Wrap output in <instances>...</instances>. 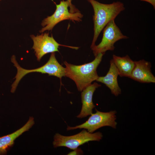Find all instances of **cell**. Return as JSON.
I'll use <instances>...</instances> for the list:
<instances>
[{
	"label": "cell",
	"instance_id": "1",
	"mask_svg": "<svg viewBox=\"0 0 155 155\" xmlns=\"http://www.w3.org/2000/svg\"><path fill=\"white\" fill-rule=\"evenodd\" d=\"M105 54L100 53L92 61L80 65H75L65 61V76L73 80L79 91L84 89L96 80L99 76L97 69Z\"/></svg>",
	"mask_w": 155,
	"mask_h": 155
},
{
	"label": "cell",
	"instance_id": "2",
	"mask_svg": "<svg viewBox=\"0 0 155 155\" xmlns=\"http://www.w3.org/2000/svg\"><path fill=\"white\" fill-rule=\"evenodd\" d=\"M93 9L94 34L91 48L95 43L101 31L111 21L125 9L123 3L119 1L110 4L100 3L95 0H88Z\"/></svg>",
	"mask_w": 155,
	"mask_h": 155
},
{
	"label": "cell",
	"instance_id": "3",
	"mask_svg": "<svg viewBox=\"0 0 155 155\" xmlns=\"http://www.w3.org/2000/svg\"><path fill=\"white\" fill-rule=\"evenodd\" d=\"M72 5L71 1L69 0L61 1L59 4H56V9L53 14L42 20L41 25L43 28L40 32L52 30L57 24L63 20H70L73 22L81 21L83 15L81 13L78 11L74 12L69 10V7Z\"/></svg>",
	"mask_w": 155,
	"mask_h": 155
},
{
	"label": "cell",
	"instance_id": "4",
	"mask_svg": "<svg viewBox=\"0 0 155 155\" xmlns=\"http://www.w3.org/2000/svg\"><path fill=\"white\" fill-rule=\"evenodd\" d=\"M102 136L100 132L90 133L85 130L75 135L69 136L56 133L54 136L53 144L55 148L64 146L75 150L80 146L89 141H99Z\"/></svg>",
	"mask_w": 155,
	"mask_h": 155
},
{
	"label": "cell",
	"instance_id": "5",
	"mask_svg": "<svg viewBox=\"0 0 155 155\" xmlns=\"http://www.w3.org/2000/svg\"><path fill=\"white\" fill-rule=\"evenodd\" d=\"M96 112L92 113L88 120L84 123L72 127L68 126L67 130L78 129H84L87 131L92 133L100 127L108 126L114 129L116 128L117 123L115 111L109 112H104L96 110Z\"/></svg>",
	"mask_w": 155,
	"mask_h": 155
},
{
	"label": "cell",
	"instance_id": "6",
	"mask_svg": "<svg viewBox=\"0 0 155 155\" xmlns=\"http://www.w3.org/2000/svg\"><path fill=\"white\" fill-rule=\"evenodd\" d=\"M128 38L122 34L116 24L115 20H113L104 28L101 42L98 45H94L91 49L95 57L99 53L105 54L107 51H113L115 48L114 45L116 42Z\"/></svg>",
	"mask_w": 155,
	"mask_h": 155
},
{
	"label": "cell",
	"instance_id": "7",
	"mask_svg": "<svg viewBox=\"0 0 155 155\" xmlns=\"http://www.w3.org/2000/svg\"><path fill=\"white\" fill-rule=\"evenodd\" d=\"M33 42L32 49L35 52V55L38 61H40L42 58L49 53L59 52V46L68 47L73 49H78V47L65 46L58 43L54 39L52 35L50 36L49 33H42L35 36L30 35Z\"/></svg>",
	"mask_w": 155,
	"mask_h": 155
},
{
	"label": "cell",
	"instance_id": "8",
	"mask_svg": "<svg viewBox=\"0 0 155 155\" xmlns=\"http://www.w3.org/2000/svg\"><path fill=\"white\" fill-rule=\"evenodd\" d=\"M134 62L129 78L141 83H155V77L151 72V63L144 59Z\"/></svg>",
	"mask_w": 155,
	"mask_h": 155
},
{
	"label": "cell",
	"instance_id": "9",
	"mask_svg": "<svg viewBox=\"0 0 155 155\" xmlns=\"http://www.w3.org/2000/svg\"><path fill=\"white\" fill-rule=\"evenodd\" d=\"M101 85L96 82L91 84L82 91L81 94L82 108L80 113L77 116L82 118L90 115L95 107L92 101V96L96 89Z\"/></svg>",
	"mask_w": 155,
	"mask_h": 155
},
{
	"label": "cell",
	"instance_id": "10",
	"mask_svg": "<svg viewBox=\"0 0 155 155\" xmlns=\"http://www.w3.org/2000/svg\"><path fill=\"white\" fill-rule=\"evenodd\" d=\"M34 124V118L30 117L27 123L20 128L11 134L0 137V155L6 154L8 150L13 146L15 140L28 131Z\"/></svg>",
	"mask_w": 155,
	"mask_h": 155
},
{
	"label": "cell",
	"instance_id": "11",
	"mask_svg": "<svg viewBox=\"0 0 155 155\" xmlns=\"http://www.w3.org/2000/svg\"><path fill=\"white\" fill-rule=\"evenodd\" d=\"M118 75V69L111 59L110 61L109 69L106 75L99 76L96 81L105 84L110 89L112 94L117 96L121 93V90L117 81Z\"/></svg>",
	"mask_w": 155,
	"mask_h": 155
},
{
	"label": "cell",
	"instance_id": "12",
	"mask_svg": "<svg viewBox=\"0 0 155 155\" xmlns=\"http://www.w3.org/2000/svg\"><path fill=\"white\" fill-rule=\"evenodd\" d=\"M112 59L118 69L119 75L129 78L134 66V61L127 55L121 57L113 55Z\"/></svg>",
	"mask_w": 155,
	"mask_h": 155
},
{
	"label": "cell",
	"instance_id": "13",
	"mask_svg": "<svg viewBox=\"0 0 155 155\" xmlns=\"http://www.w3.org/2000/svg\"><path fill=\"white\" fill-rule=\"evenodd\" d=\"M147 2L151 4L154 9L155 8V0H138Z\"/></svg>",
	"mask_w": 155,
	"mask_h": 155
},
{
	"label": "cell",
	"instance_id": "14",
	"mask_svg": "<svg viewBox=\"0 0 155 155\" xmlns=\"http://www.w3.org/2000/svg\"><path fill=\"white\" fill-rule=\"evenodd\" d=\"M69 0L70 1H71V0Z\"/></svg>",
	"mask_w": 155,
	"mask_h": 155
},
{
	"label": "cell",
	"instance_id": "15",
	"mask_svg": "<svg viewBox=\"0 0 155 155\" xmlns=\"http://www.w3.org/2000/svg\"><path fill=\"white\" fill-rule=\"evenodd\" d=\"M1 0H0V1H1Z\"/></svg>",
	"mask_w": 155,
	"mask_h": 155
}]
</instances>
